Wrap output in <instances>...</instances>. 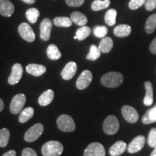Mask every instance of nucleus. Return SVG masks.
<instances>
[{"mask_svg":"<svg viewBox=\"0 0 156 156\" xmlns=\"http://www.w3.org/2000/svg\"><path fill=\"white\" fill-rule=\"evenodd\" d=\"M124 81V76L122 73L117 72H110L105 74L101 77V83L103 86L114 88L121 85Z\"/></svg>","mask_w":156,"mask_h":156,"instance_id":"nucleus-1","label":"nucleus"},{"mask_svg":"<svg viewBox=\"0 0 156 156\" xmlns=\"http://www.w3.org/2000/svg\"><path fill=\"white\" fill-rule=\"evenodd\" d=\"M63 151L62 144L56 140L46 142L41 148L43 156H60L63 153Z\"/></svg>","mask_w":156,"mask_h":156,"instance_id":"nucleus-2","label":"nucleus"},{"mask_svg":"<svg viewBox=\"0 0 156 156\" xmlns=\"http://www.w3.org/2000/svg\"><path fill=\"white\" fill-rule=\"evenodd\" d=\"M58 128L62 132H72L75 129V123L73 119L69 115L62 114L56 120Z\"/></svg>","mask_w":156,"mask_h":156,"instance_id":"nucleus-3","label":"nucleus"},{"mask_svg":"<svg viewBox=\"0 0 156 156\" xmlns=\"http://www.w3.org/2000/svg\"><path fill=\"white\" fill-rule=\"evenodd\" d=\"M103 132L106 134L113 135L118 132L119 129V122L116 116L114 115H110L107 116L104 120L103 124Z\"/></svg>","mask_w":156,"mask_h":156,"instance_id":"nucleus-4","label":"nucleus"},{"mask_svg":"<svg viewBox=\"0 0 156 156\" xmlns=\"http://www.w3.org/2000/svg\"><path fill=\"white\" fill-rule=\"evenodd\" d=\"M44 132V126L42 124L38 123L29 129L25 132L24 138L25 140L28 142H35L40 137L41 135Z\"/></svg>","mask_w":156,"mask_h":156,"instance_id":"nucleus-5","label":"nucleus"},{"mask_svg":"<svg viewBox=\"0 0 156 156\" xmlns=\"http://www.w3.org/2000/svg\"><path fill=\"white\" fill-rule=\"evenodd\" d=\"M26 102V97L23 93H19L13 97L10 103V112L12 114H17L22 112Z\"/></svg>","mask_w":156,"mask_h":156,"instance_id":"nucleus-6","label":"nucleus"},{"mask_svg":"<svg viewBox=\"0 0 156 156\" xmlns=\"http://www.w3.org/2000/svg\"><path fill=\"white\" fill-rule=\"evenodd\" d=\"M106 151L102 144L99 142H93L86 147L83 156H105Z\"/></svg>","mask_w":156,"mask_h":156,"instance_id":"nucleus-7","label":"nucleus"},{"mask_svg":"<svg viewBox=\"0 0 156 156\" xmlns=\"http://www.w3.org/2000/svg\"><path fill=\"white\" fill-rule=\"evenodd\" d=\"M18 33L20 36L22 37V38L26 41L27 42H34L36 39V35L34 34V31L33 30L32 28L28 23H21L18 27Z\"/></svg>","mask_w":156,"mask_h":156,"instance_id":"nucleus-8","label":"nucleus"},{"mask_svg":"<svg viewBox=\"0 0 156 156\" xmlns=\"http://www.w3.org/2000/svg\"><path fill=\"white\" fill-rule=\"evenodd\" d=\"M93 80V74L90 70H84L77 78L76 82V87L79 90L87 88L90 85Z\"/></svg>","mask_w":156,"mask_h":156,"instance_id":"nucleus-9","label":"nucleus"},{"mask_svg":"<svg viewBox=\"0 0 156 156\" xmlns=\"http://www.w3.org/2000/svg\"><path fill=\"white\" fill-rule=\"evenodd\" d=\"M23 69L22 65L19 63L15 64L12 68L10 75L8 78V83L11 85H16L22 78Z\"/></svg>","mask_w":156,"mask_h":156,"instance_id":"nucleus-10","label":"nucleus"},{"mask_svg":"<svg viewBox=\"0 0 156 156\" xmlns=\"http://www.w3.org/2000/svg\"><path fill=\"white\" fill-rule=\"evenodd\" d=\"M123 117L129 123H135L139 119V114L132 106L125 105L122 108Z\"/></svg>","mask_w":156,"mask_h":156,"instance_id":"nucleus-11","label":"nucleus"},{"mask_svg":"<svg viewBox=\"0 0 156 156\" xmlns=\"http://www.w3.org/2000/svg\"><path fill=\"white\" fill-rule=\"evenodd\" d=\"M51 20L49 18H45L40 25V38L44 41H47L50 39L51 31L52 29Z\"/></svg>","mask_w":156,"mask_h":156,"instance_id":"nucleus-12","label":"nucleus"},{"mask_svg":"<svg viewBox=\"0 0 156 156\" xmlns=\"http://www.w3.org/2000/svg\"><path fill=\"white\" fill-rule=\"evenodd\" d=\"M145 143V137L143 135L136 136L127 146V151L129 153H135L143 148Z\"/></svg>","mask_w":156,"mask_h":156,"instance_id":"nucleus-13","label":"nucleus"},{"mask_svg":"<svg viewBox=\"0 0 156 156\" xmlns=\"http://www.w3.org/2000/svg\"><path fill=\"white\" fill-rule=\"evenodd\" d=\"M77 64L74 62H69L66 64L65 67L62 69L61 76L65 80H69L75 75L77 72Z\"/></svg>","mask_w":156,"mask_h":156,"instance_id":"nucleus-14","label":"nucleus"},{"mask_svg":"<svg viewBox=\"0 0 156 156\" xmlns=\"http://www.w3.org/2000/svg\"><path fill=\"white\" fill-rule=\"evenodd\" d=\"M15 12V6L9 0H0V15L11 17Z\"/></svg>","mask_w":156,"mask_h":156,"instance_id":"nucleus-15","label":"nucleus"},{"mask_svg":"<svg viewBox=\"0 0 156 156\" xmlns=\"http://www.w3.org/2000/svg\"><path fill=\"white\" fill-rule=\"evenodd\" d=\"M127 149V145L124 142L120 141L116 142L112 147L109 148V154L112 156H119L125 152Z\"/></svg>","mask_w":156,"mask_h":156,"instance_id":"nucleus-16","label":"nucleus"},{"mask_svg":"<svg viewBox=\"0 0 156 156\" xmlns=\"http://www.w3.org/2000/svg\"><path fill=\"white\" fill-rule=\"evenodd\" d=\"M46 68L45 66L41 65V64H30L27 65L26 67V72L31 75L36 76V77H39L46 73Z\"/></svg>","mask_w":156,"mask_h":156,"instance_id":"nucleus-17","label":"nucleus"},{"mask_svg":"<svg viewBox=\"0 0 156 156\" xmlns=\"http://www.w3.org/2000/svg\"><path fill=\"white\" fill-rule=\"evenodd\" d=\"M145 87V96L144 98L143 103L145 106H151L153 103V87L151 82L146 81L144 83Z\"/></svg>","mask_w":156,"mask_h":156,"instance_id":"nucleus-18","label":"nucleus"},{"mask_svg":"<svg viewBox=\"0 0 156 156\" xmlns=\"http://www.w3.org/2000/svg\"><path fill=\"white\" fill-rule=\"evenodd\" d=\"M54 97V93L52 90H47L38 98V103L41 106H46L52 102Z\"/></svg>","mask_w":156,"mask_h":156,"instance_id":"nucleus-19","label":"nucleus"},{"mask_svg":"<svg viewBox=\"0 0 156 156\" xmlns=\"http://www.w3.org/2000/svg\"><path fill=\"white\" fill-rule=\"evenodd\" d=\"M132 32V28L129 25L122 24L117 25L114 29V34L116 36L119 38H124L130 35Z\"/></svg>","mask_w":156,"mask_h":156,"instance_id":"nucleus-20","label":"nucleus"},{"mask_svg":"<svg viewBox=\"0 0 156 156\" xmlns=\"http://www.w3.org/2000/svg\"><path fill=\"white\" fill-rule=\"evenodd\" d=\"M70 19L72 20L73 23L79 25V26H84L87 23V17L80 12H73L70 16Z\"/></svg>","mask_w":156,"mask_h":156,"instance_id":"nucleus-21","label":"nucleus"},{"mask_svg":"<svg viewBox=\"0 0 156 156\" xmlns=\"http://www.w3.org/2000/svg\"><path fill=\"white\" fill-rule=\"evenodd\" d=\"M142 122L145 124H150L156 122V104L153 108L148 109L142 118Z\"/></svg>","mask_w":156,"mask_h":156,"instance_id":"nucleus-22","label":"nucleus"},{"mask_svg":"<svg viewBox=\"0 0 156 156\" xmlns=\"http://www.w3.org/2000/svg\"><path fill=\"white\" fill-rule=\"evenodd\" d=\"M113 46H114V42L112 39L110 37H104L101 41L98 48H100L101 53L106 54L111 51Z\"/></svg>","mask_w":156,"mask_h":156,"instance_id":"nucleus-23","label":"nucleus"},{"mask_svg":"<svg viewBox=\"0 0 156 156\" xmlns=\"http://www.w3.org/2000/svg\"><path fill=\"white\" fill-rule=\"evenodd\" d=\"M46 54L48 58L51 60H58L61 58L62 54L56 45L51 44L48 46L46 50Z\"/></svg>","mask_w":156,"mask_h":156,"instance_id":"nucleus-24","label":"nucleus"},{"mask_svg":"<svg viewBox=\"0 0 156 156\" xmlns=\"http://www.w3.org/2000/svg\"><path fill=\"white\" fill-rule=\"evenodd\" d=\"M34 115V109L32 107H28L22 110L19 116V122L20 123H25L30 120Z\"/></svg>","mask_w":156,"mask_h":156,"instance_id":"nucleus-25","label":"nucleus"},{"mask_svg":"<svg viewBox=\"0 0 156 156\" xmlns=\"http://www.w3.org/2000/svg\"><path fill=\"white\" fill-rule=\"evenodd\" d=\"M54 24L57 27L62 28H69L73 25V21L67 17H56L54 19Z\"/></svg>","mask_w":156,"mask_h":156,"instance_id":"nucleus-26","label":"nucleus"},{"mask_svg":"<svg viewBox=\"0 0 156 156\" xmlns=\"http://www.w3.org/2000/svg\"><path fill=\"white\" fill-rule=\"evenodd\" d=\"M111 4L110 0H95L91 5V9L93 11H100L108 8Z\"/></svg>","mask_w":156,"mask_h":156,"instance_id":"nucleus-27","label":"nucleus"},{"mask_svg":"<svg viewBox=\"0 0 156 156\" xmlns=\"http://www.w3.org/2000/svg\"><path fill=\"white\" fill-rule=\"evenodd\" d=\"M117 12L114 9H110L106 12L105 14L104 20L105 22L109 26H113L116 24V19Z\"/></svg>","mask_w":156,"mask_h":156,"instance_id":"nucleus-28","label":"nucleus"},{"mask_svg":"<svg viewBox=\"0 0 156 156\" xmlns=\"http://www.w3.org/2000/svg\"><path fill=\"white\" fill-rule=\"evenodd\" d=\"M156 28V13L152 15L151 16L148 17L146 21L145 29L146 33L148 34H151L154 32Z\"/></svg>","mask_w":156,"mask_h":156,"instance_id":"nucleus-29","label":"nucleus"},{"mask_svg":"<svg viewBox=\"0 0 156 156\" xmlns=\"http://www.w3.org/2000/svg\"><path fill=\"white\" fill-rule=\"evenodd\" d=\"M25 15L29 22L34 24L37 22L38 18L40 16V12L36 8H30L26 11Z\"/></svg>","mask_w":156,"mask_h":156,"instance_id":"nucleus-30","label":"nucleus"},{"mask_svg":"<svg viewBox=\"0 0 156 156\" xmlns=\"http://www.w3.org/2000/svg\"><path fill=\"white\" fill-rule=\"evenodd\" d=\"M101 51L98 46L95 45H92L90 48L89 53L87 54L86 58L87 60H90V61H95L101 56Z\"/></svg>","mask_w":156,"mask_h":156,"instance_id":"nucleus-31","label":"nucleus"},{"mask_svg":"<svg viewBox=\"0 0 156 156\" xmlns=\"http://www.w3.org/2000/svg\"><path fill=\"white\" fill-rule=\"evenodd\" d=\"M90 28L89 27L84 25V26H81V28H80L77 31H76L75 36H77V40L81 41L86 39L87 37L90 35Z\"/></svg>","mask_w":156,"mask_h":156,"instance_id":"nucleus-32","label":"nucleus"},{"mask_svg":"<svg viewBox=\"0 0 156 156\" xmlns=\"http://www.w3.org/2000/svg\"><path fill=\"white\" fill-rule=\"evenodd\" d=\"M10 137V132L7 128H3L0 129V147H5L8 145Z\"/></svg>","mask_w":156,"mask_h":156,"instance_id":"nucleus-33","label":"nucleus"},{"mask_svg":"<svg viewBox=\"0 0 156 156\" xmlns=\"http://www.w3.org/2000/svg\"><path fill=\"white\" fill-rule=\"evenodd\" d=\"M108 34V28L103 25H98L93 29V34L98 38H104Z\"/></svg>","mask_w":156,"mask_h":156,"instance_id":"nucleus-34","label":"nucleus"},{"mask_svg":"<svg viewBox=\"0 0 156 156\" xmlns=\"http://www.w3.org/2000/svg\"><path fill=\"white\" fill-rule=\"evenodd\" d=\"M147 144L151 147L155 148L156 147V128H153L150 131L148 134Z\"/></svg>","mask_w":156,"mask_h":156,"instance_id":"nucleus-35","label":"nucleus"},{"mask_svg":"<svg viewBox=\"0 0 156 156\" xmlns=\"http://www.w3.org/2000/svg\"><path fill=\"white\" fill-rule=\"evenodd\" d=\"M145 1L146 0H130L129 2V7L132 10H134L141 7L145 3Z\"/></svg>","mask_w":156,"mask_h":156,"instance_id":"nucleus-36","label":"nucleus"},{"mask_svg":"<svg viewBox=\"0 0 156 156\" xmlns=\"http://www.w3.org/2000/svg\"><path fill=\"white\" fill-rule=\"evenodd\" d=\"M85 0H65L66 4L72 7H80L84 4Z\"/></svg>","mask_w":156,"mask_h":156,"instance_id":"nucleus-37","label":"nucleus"},{"mask_svg":"<svg viewBox=\"0 0 156 156\" xmlns=\"http://www.w3.org/2000/svg\"><path fill=\"white\" fill-rule=\"evenodd\" d=\"M145 9L148 11H152L156 8V0H146L145 3Z\"/></svg>","mask_w":156,"mask_h":156,"instance_id":"nucleus-38","label":"nucleus"},{"mask_svg":"<svg viewBox=\"0 0 156 156\" xmlns=\"http://www.w3.org/2000/svg\"><path fill=\"white\" fill-rule=\"evenodd\" d=\"M22 156H38L36 152L34 149L30 147L25 148L23 151Z\"/></svg>","mask_w":156,"mask_h":156,"instance_id":"nucleus-39","label":"nucleus"},{"mask_svg":"<svg viewBox=\"0 0 156 156\" xmlns=\"http://www.w3.org/2000/svg\"><path fill=\"white\" fill-rule=\"evenodd\" d=\"M149 48L150 51H151L152 53L153 54H156V38L151 42Z\"/></svg>","mask_w":156,"mask_h":156,"instance_id":"nucleus-40","label":"nucleus"},{"mask_svg":"<svg viewBox=\"0 0 156 156\" xmlns=\"http://www.w3.org/2000/svg\"><path fill=\"white\" fill-rule=\"evenodd\" d=\"M2 156H16V152L14 150H11V151L5 153Z\"/></svg>","mask_w":156,"mask_h":156,"instance_id":"nucleus-41","label":"nucleus"},{"mask_svg":"<svg viewBox=\"0 0 156 156\" xmlns=\"http://www.w3.org/2000/svg\"><path fill=\"white\" fill-rule=\"evenodd\" d=\"M4 107H5V104H4V101L2 98H0V112L3 111Z\"/></svg>","mask_w":156,"mask_h":156,"instance_id":"nucleus-42","label":"nucleus"},{"mask_svg":"<svg viewBox=\"0 0 156 156\" xmlns=\"http://www.w3.org/2000/svg\"><path fill=\"white\" fill-rule=\"evenodd\" d=\"M23 2H24L25 3L29 4V5H31V4H34L36 2V0H22Z\"/></svg>","mask_w":156,"mask_h":156,"instance_id":"nucleus-43","label":"nucleus"},{"mask_svg":"<svg viewBox=\"0 0 156 156\" xmlns=\"http://www.w3.org/2000/svg\"><path fill=\"white\" fill-rule=\"evenodd\" d=\"M150 156H156V147L154 148L153 151L152 152L151 155H150Z\"/></svg>","mask_w":156,"mask_h":156,"instance_id":"nucleus-44","label":"nucleus"},{"mask_svg":"<svg viewBox=\"0 0 156 156\" xmlns=\"http://www.w3.org/2000/svg\"><path fill=\"white\" fill-rule=\"evenodd\" d=\"M74 38H75V39H77V36H75V37H74Z\"/></svg>","mask_w":156,"mask_h":156,"instance_id":"nucleus-45","label":"nucleus"}]
</instances>
